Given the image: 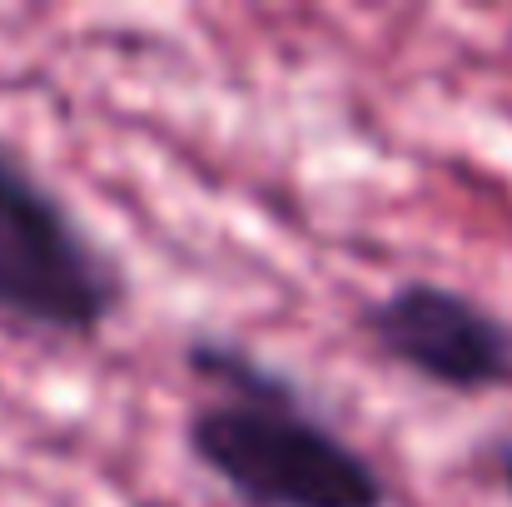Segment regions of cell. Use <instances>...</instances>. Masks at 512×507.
I'll return each instance as SVG.
<instances>
[{"mask_svg": "<svg viewBox=\"0 0 512 507\" xmlns=\"http://www.w3.org/2000/svg\"><path fill=\"white\" fill-rule=\"evenodd\" d=\"M199 393L184 418L189 458L239 507H388V473L274 363L229 338H189Z\"/></svg>", "mask_w": 512, "mask_h": 507, "instance_id": "1", "label": "cell"}, {"mask_svg": "<svg viewBox=\"0 0 512 507\" xmlns=\"http://www.w3.org/2000/svg\"><path fill=\"white\" fill-rule=\"evenodd\" d=\"M493 463H498V483L508 488V498H512V438L498 448V458H493Z\"/></svg>", "mask_w": 512, "mask_h": 507, "instance_id": "4", "label": "cell"}, {"mask_svg": "<svg viewBox=\"0 0 512 507\" xmlns=\"http://www.w3.org/2000/svg\"><path fill=\"white\" fill-rule=\"evenodd\" d=\"M125 299L120 259L40 169L0 145V319L55 343H95Z\"/></svg>", "mask_w": 512, "mask_h": 507, "instance_id": "2", "label": "cell"}, {"mask_svg": "<svg viewBox=\"0 0 512 507\" xmlns=\"http://www.w3.org/2000/svg\"><path fill=\"white\" fill-rule=\"evenodd\" d=\"M358 329L383 363L428 388L458 398L512 388V324L468 289L403 279L358 314Z\"/></svg>", "mask_w": 512, "mask_h": 507, "instance_id": "3", "label": "cell"}]
</instances>
